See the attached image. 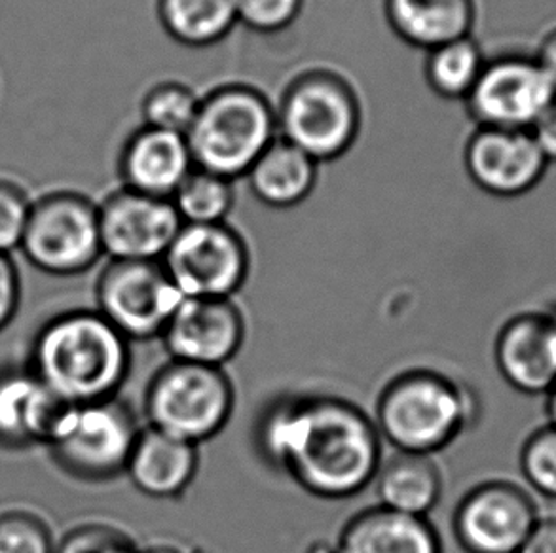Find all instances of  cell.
<instances>
[{"mask_svg":"<svg viewBox=\"0 0 556 553\" xmlns=\"http://www.w3.org/2000/svg\"><path fill=\"white\" fill-rule=\"evenodd\" d=\"M266 463L306 493L342 501L375 481L382 438L359 406L331 395H291L266 408L256 426Z\"/></svg>","mask_w":556,"mask_h":553,"instance_id":"obj_1","label":"cell"},{"mask_svg":"<svg viewBox=\"0 0 556 553\" xmlns=\"http://www.w3.org/2000/svg\"><path fill=\"white\" fill-rule=\"evenodd\" d=\"M129 342L96 309H68L40 324L27 366L67 404L118 397L131 370Z\"/></svg>","mask_w":556,"mask_h":553,"instance_id":"obj_2","label":"cell"},{"mask_svg":"<svg viewBox=\"0 0 556 553\" xmlns=\"http://www.w3.org/2000/svg\"><path fill=\"white\" fill-rule=\"evenodd\" d=\"M477 415L469 389L435 370H406L380 390L375 425L382 441L403 453L435 455Z\"/></svg>","mask_w":556,"mask_h":553,"instance_id":"obj_3","label":"cell"},{"mask_svg":"<svg viewBox=\"0 0 556 553\" xmlns=\"http://www.w3.org/2000/svg\"><path fill=\"white\" fill-rule=\"evenodd\" d=\"M276 129L266 98L245 86H228L203 99L188 129V149L198 169L232 180L248 175L276 141Z\"/></svg>","mask_w":556,"mask_h":553,"instance_id":"obj_4","label":"cell"},{"mask_svg":"<svg viewBox=\"0 0 556 553\" xmlns=\"http://www.w3.org/2000/svg\"><path fill=\"white\" fill-rule=\"evenodd\" d=\"M236 390L225 368L169 360L144 389L147 426L202 446L232 417Z\"/></svg>","mask_w":556,"mask_h":553,"instance_id":"obj_5","label":"cell"},{"mask_svg":"<svg viewBox=\"0 0 556 553\" xmlns=\"http://www.w3.org/2000/svg\"><path fill=\"white\" fill-rule=\"evenodd\" d=\"M276 120L281 139L319 164L352 149L362 128V106L346 80L327 70H312L287 88Z\"/></svg>","mask_w":556,"mask_h":553,"instance_id":"obj_6","label":"cell"},{"mask_svg":"<svg viewBox=\"0 0 556 553\" xmlns=\"http://www.w3.org/2000/svg\"><path fill=\"white\" fill-rule=\"evenodd\" d=\"M139 433L134 408L121 397L73 406L48 443V453L71 478L103 484L126 472Z\"/></svg>","mask_w":556,"mask_h":553,"instance_id":"obj_7","label":"cell"},{"mask_svg":"<svg viewBox=\"0 0 556 553\" xmlns=\"http://www.w3.org/2000/svg\"><path fill=\"white\" fill-rule=\"evenodd\" d=\"M20 253L46 275L90 271L103 256L98 203L73 190H53L33 200Z\"/></svg>","mask_w":556,"mask_h":553,"instance_id":"obj_8","label":"cell"},{"mask_svg":"<svg viewBox=\"0 0 556 553\" xmlns=\"http://www.w3.org/2000/svg\"><path fill=\"white\" fill-rule=\"evenodd\" d=\"M181 301L162 262L111 260L96 283V311L129 344L162 337Z\"/></svg>","mask_w":556,"mask_h":553,"instance_id":"obj_9","label":"cell"},{"mask_svg":"<svg viewBox=\"0 0 556 553\" xmlns=\"http://www.w3.org/2000/svg\"><path fill=\"white\" fill-rule=\"evenodd\" d=\"M162 266L182 298L233 299L248 281L251 256L225 222L182 224Z\"/></svg>","mask_w":556,"mask_h":553,"instance_id":"obj_10","label":"cell"},{"mask_svg":"<svg viewBox=\"0 0 556 553\" xmlns=\"http://www.w3.org/2000/svg\"><path fill=\"white\" fill-rule=\"evenodd\" d=\"M555 99V83L534 55L505 53L486 61L466 105L479 128L532 131Z\"/></svg>","mask_w":556,"mask_h":553,"instance_id":"obj_11","label":"cell"},{"mask_svg":"<svg viewBox=\"0 0 556 553\" xmlns=\"http://www.w3.org/2000/svg\"><path fill=\"white\" fill-rule=\"evenodd\" d=\"M532 494L507 479H490L459 501L452 529L466 553H519L540 522Z\"/></svg>","mask_w":556,"mask_h":553,"instance_id":"obj_12","label":"cell"},{"mask_svg":"<svg viewBox=\"0 0 556 553\" xmlns=\"http://www.w3.org/2000/svg\"><path fill=\"white\" fill-rule=\"evenodd\" d=\"M103 255L111 260L162 262L182 220L172 200L121 188L98 203Z\"/></svg>","mask_w":556,"mask_h":553,"instance_id":"obj_13","label":"cell"},{"mask_svg":"<svg viewBox=\"0 0 556 553\" xmlns=\"http://www.w3.org/2000/svg\"><path fill=\"white\" fill-rule=\"evenodd\" d=\"M464 165L482 192L515 200L534 190L549 167L532 131L479 128L467 142Z\"/></svg>","mask_w":556,"mask_h":553,"instance_id":"obj_14","label":"cell"},{"mask_svg":"<svg viewBox=\"0 0 556 553\" xmlns=\"http://www.w3.org/2000/svg\"><path fill=\"white\" fill-rule=\"evenodd\" d=\"M160 339L169 360L223 368L240 352L245 319L233 299L182 298Z\"/></svg>","mask_w":556,"mask_h":553,"instance_id":"obj_15","label":"cell"},{"mask_svg":"<svg viewBox=\"0 0 556 553\" xmlns=\"http://www.w3.org/2000/svg\"><path fill=\"white\" fill-rule=\"evenodd\" d=\"M71 408L27 364L0 368V449L48 448Z\"/></svg>","mask_w":556,"mask_h":553,"instance_id":"obj_16","label":"cell"},{"mask_svg":"<svg viewBox=\"0 0 556 553\" xmlns=\"http://www.w3.org/2000/svg\"><path fill=\"white\" fill-rule=\"evenodd\" d=\"M494 360L513 389L549 395L556 387V342L547 311H527L505 322L494 342Z\"/></svg>","mask_w":556,"mask_h":553,"instance_id":"obj_17","label":"cell"},{"mask_svg":"<svg viewBox=\"0 0 556 553\" xmlns=\"http://www.w3.org/2000/svg\"><path fill=\"white\" fill-rule=\"evenodd\" d=\"M194 167L187 137L147 126L129 137L118 164L124 187L164 200H172Z\"/></svg>","mask_w":556,"mask_h":553,"instance_id":"obj_18","label":"cell"},{"mask_svg":"<svg viewBox=\"0 0 556 553\" xmlns=\"http://www.w3.org/2000/svg\"><path fill=\"white\" fill-rule=\"evenodd\" d=\"M200 446L144 426L131 449L126 476L139 493L172 501L187 493L200 466Z\"/></svg>","mask_w":556,"mask_h":553,"instance_id":"obj_19","label":"cell"},{"mask_svg":"<svg viewBox=\"0 0 556 553\" xmlns=\"http://www.w3.org/2000/svg\"><path fill=\"white\" fill-rule=\"evenodd\" d=\"M337 553H443L441 537L428 517L372 506L348 519Z\"/></svg>","mask_w":556,"mask_h":553,"instance_id":"obj_20","label":"cell"},{"mask_svg":"<svg viewBox=\"0 0 556 553\" xmlns=\"http://www.w3.org/2000/svg\"><path fill=\"white\" fill-rule=\"evenodd\" d=\"M386 14L399 37L431 52L471 37L477 10L475 0H386Z\"/></svg>","mask_w":556,"mask_h":553,"instance_id":"obj_21","label":"cell"},{"mask_svg":"<svg viewBox=\"0 0 556 553\" xmlns=\"http://www.w3.org/2000/svg\"><path fill=\"white\" fill-rule=\"evenodd\" d=\"M375 486L383 509L406 516L428 517L443 494V474L433 455L395 451L380 464Z\"/></svg>","mask_w":556,"mask_h":553,"instance_id":"obj_22","label":"cell"},{"mask_svg":"<svg viewBox=\"0 0 556 553\" xmlns=\"http://www.w3.org/2000/svg\"><path fill=\"white\" fill-rule=\"evenodd\" d=\"M248 179L249 188L264 205L291 209L304 202L316 187L317 162L291 142L276 137L249 169Z\"/></svg>","mask_w":556,"mask_h":553,"instance_id":"obj_23","label":"cell"},{"mask_svg":"<svg viewBox=\"0 0 556 553\" xmlns=\"http://www.w3.org/2000/svg\"><path fill=\"white\" fill-rule=\"evenodd\" d=\"M167 33L187 46H210L225 38L238 23L236 0H159Z\"/></svg>","mask_w":556,"mask_h":553,"instance_id":"obj_24","label":"cell"},{"mask_svg":"<svg viewBox=\"0 0 556 553\" xmlns=\"http://www.w3.org/2000/svg\"><path fill=\"white\" fill-rule=\"evenodd\" d=\"M484 65L481 46L471 37L459 38L429 52L426 76L439 98L466 101Z\"/></svg>","mask_w":556,"mask_h":553,"instance_id":"obj_25","label":"cell"},{"mask_svg":"<svg viewBox=\"0 0 556 553\" xmlns=\"http://www.w3.org/2000/svg\"><path fill=\"white\" fill-rule=\"evenodd\" d=\"M172 202L182 224H223L233 207L232 180L194 167Z\"/></svg>","mask_w":556,"mask_h":553,"instance_id":"obj_26","label":"cell"},{"mask_svg":"<svg viewBox=\"0 0 556 553\" xmlns=\"http://www.w3.org/2000/svg\"><path fill=\"white\" fill-rule=\"evenodd\" d=\"M202 101L195 98L194 91L182 83H160L152 88L143 99L144 126L147 128L162 129L169 133L187 137L188 129L192 128Z\"/></svg>","mask_w":556,"mask_h":553,"instance_id":"obj_27","label":"cell"},{"mask_svg":"<svg viewBox=\"0 0 556 553\" xmlns=\"http://www.w3.org/2000/svg\"><path fill=\"white\" fill-rule=\"evenodd\" d=\"M519 466L535 493L556 499V426L535 428L520 448Z\"/></svg>","mask_w":556,"mask_h":553,"instance_id":"obj_28","label":"cell"},{"mask_svg":"<svg viewBox=\"0 0 556 553\" xmlns=\"http://www.w3.org/2000/svg\"><path fill=\"white\" fill-rule=\"evenodd\" d=\"M52 527L30 510L0 512V553H55Z\"/></svg>","mask_w":556,"mask_h":553,"instance_id":"obj_29","label":"cell"},{"mask_svg":"<svg viewBox=\"0 0 556 553\" xmlns=\"http://www.w3.org/2000/svg\"><path fill=\"white\" fill-rule=\"evenodd\" d=\"M128 532L113 524L90 522L73 527L58 542L55 553H139Z\"/></svg>","mask_w":556,"mask_h":553,"instance_id":"obj_30","label":"cell"},{"mask_svg":"<svg viewBox=\"0 0 556 553\" xmlns=\"http://www.w3.org/2000/svg\"><path fill=\"white\" fill-rule=\"evenodd\" d=\"M30 205L33 200L20 182L0 177V255L20 250Z\"/></svg>","mask_w":556,"mask_h":553,"instance_id":"obj_31","label":"cell"},{"mask_svg":"<svg viewBox=\"0 0 556 553\" xmlns=\"http://www.w3.org/2000/svg\"><path fill=\"white\" fill-rule=\"evenodd\" d=\"M238 22L258 33L286 29L301 14L304 0H236Z\"/></svg>","mask_w":556,"mask_h":553,"instance_id":"obj_32","label":"cell"},{"mask_svg":"<svg viewBox=\"0 0 556 553\" xmlns=\"http://www.w3.org/2000/svg\"><path fill=\"white\" fill-rule=\"evenodd\" d=\"M22 306V275L10 255H0V332L10 326Z\"/></svg>","mask_w":556,"mask_h":553,"instance_id":"obj_33","label":"cell"},{"mask_svg":"<svg viewBox=\"0 0 556 553\" xmlns=\"http://www.w3.org/2000/svg\"><path fill=\"white\" fill-rule=\"evenodd\" d=\"M532 136L549 164H556V99L532 128Z\"/></svg>","mask_w":556,"mask_h":553,"instance_id":"obj_34","label":"cell"},{"mask_svg":"<svg viewBox=\"0 0 556 553\" xmlns=\"http://www.w3.org/2000/svg\"><path fill=\"white\" fill-rule=\"evenodd\" d=\"M519 553H556V519H540Z\"/></svg>","mask_w":556,"mask_h":553,"instance_id":"obj_35","label":"cell"},{"mask_svg":"<svg viewBox=\"0 0 556 553\" xmlns=\"http://www.w3.org/2000/svg\"><path fill=\"white\" fill-rule=\"evenodd\" d=\"M534 60L543 68V73L549 76L551 82L556 88V25H553L542 38L534 53Z\"/></svg>","mask_w":556,"mask_h":553,"instance_id":"obj_36","label":"cell"},{"mask_svg":"<svg viewBox=\"0 0 556 553\" xmlns=\"http://www.w3.org/2000/svg\"><path fill=\"white\" fill-rule=\"evenodd\" d=\"M139 553H207L198 548L185 546V544H174V542H160L152 546L141 548Z\"/></svg>","mask_w":556,"mask_h":553,"instance_id":"obj_37","label":"cell"},{"mask_svg":"<svg viewBox=\"0 0 556 553\" xmlns=\"http://www.w3.org/2000/svg\"><path fill=\"white\" fill-rule=\"evenodd\" d=\"M545 412H547V417H549L551 425L556 426V387L551 390L549 395H547V406H545Z\"/></svg>","mask_w":556,"mask_h":553,"instance_id":"obj_38","label":"cell"},{"mask_svg":"<svg viewBox=\"0 0 556 553\" xmlns=\"http://www.w3.org/2000/svg\"><path fill=\"white\" fill-rule=\"evenodd\" d=\"M547 314H549L551 324H553V334H555L556 342V306L553 307V309H549V311H547Z\"/></svg>","mask_w":556,"mask_h":553,"instance_id":"obj_39","label":"cell"}]
</instances>
